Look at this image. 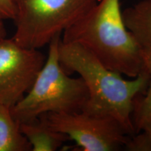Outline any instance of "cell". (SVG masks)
<instances>
[{"label":"cell","mask_w":151,"mask_h":151,"mask_svg":"<svg viewBox=\"0 0 151 151\" xmlns=\"http://www.w3.org/2000/svg\"><path fill=\"white\" fill-rule=\"evenodd\" d=\"M39 49L27 48L12 38L0 41V104L9 108L32 86L46 61Z\"/></svg>","instance_id":"cell-6"},{"label":"cell","mask_w":151,"mask_h":151,"mask_svg":"<svg viewBox=\"0 0 151 151\" xmlns=\"http://www.w3.org/2000/svg\"><path fill=\"white\" fill-rule=\"evenodd\" d=\"M46 115L50 125L74 141L80 150H118L129 138L116 119L109 116L83 111Z\"/></svg>","instance_id":"cell-5"},{"label":"cell","mask_w":151,"mask_h":151,"mask_svg":"<svg viewBox=\"0 0 151 151\" xmlns=\"http://www.w3.org/2000/svg\"><path fill=\"white\" fill-rule=\"evenodd\" d=\"M99 0H13L15 33L20 46L39 49L82 18Z\"/></svg>","instance_id":"cell-4"},{"label":"cell","mask_w":151,"mask_h":151,"mask_svg":"<svg viewBox=\"0 0 151 151\" xmlns=\"http://www.w3.org/2000/svg\"><path fill=\"white\" fill-rule=\"evenodd\" d=\"M32 147L22 134L11 108L0 104V151H29Z\"/></svg>","instance_id":"cell-9"},{"label":"cell","mask_w":151,"mask_h":151,"mask_svg":"<svg viewBox=\"0 0 151 151\" xmlns=\"http://www.w3.org/2000/svg\"><path fill=\"white\" fill-rule=\"evenodd\" d=\"M7 32L6 29L5 24H4V20L0 17V41L6 38Z\"/></svg>","instance_id":"cell-13"},{"label":"cell","mask_w":151,"mask_h":151,"mask_svg":"<svg viewBox=\"0 0 151 151\" xmlns=\"http://www.w3.org/2000/svg\"><path fill=\"white\" fill-rule=\"evenodd\" d=\"M61 35L49 43L48 56L32 86L11 108L12 116L22 122L48 113H73L84 109L88 91L83 79L73 78L60 65L58 46Z\"/></svg>","instance_id":"cell-3"},{"label":"cell","mask_w":151,"mask_h":151,"mask_svg":"<svg viewBox=\"0 0 151 151\" xmlns=\"http://www.w3.org/2000/svg\"><path fill=\"white\" fill-rule=\"evenodd\" d=\"M61 41L80 45L122 76L133 78L144 70L141 48L124 24L120 0H99L62 34Z\"/></svg>","instance_id":"cell-2"},{"label":"cell","mask_w":151,"mask_h":151,"mask_svg":"<svg viewBox=\"0 0 151 151\" xmlns=\"http://www.w3.org/2000/svg\"><path fill=\"white\" fill-rule=\"evenodd\" d=\"M144 69L150 77L146 91L135 100L132 120L136 132H139L143 124L151 118V48H141Z\"/></svg>","instance_id":"cell-10"},{"label":"cell","mask_w":151,"mask_h":151,"mask_svg":"<svg viewBox=\"0 0 151 151\" xmlns=\"http://www.w3.org/2000/svg\"><path fill=\"white\" fill-rule=\"evenodd\" d=\"M128 30L141 48H151V0H142L122 11Z\"/></svg>","instance_id":"cell-8"},{"label":"cell","mask_w":151,"mask_h":151,"mask_svg":"<svg viewBox=\"0 0 151 151\" xmlns=\"http://www.w3.org/2000/svg\"><path fill=\"white\" fill-rule=\"evenodd\" d=\"M58 55L64 70L80 75L87 87L89 96L82 111L112 117L128 135L136 133L132 114L136 99L144 94L148 86L150 77L146 69L132 80H126L83 47L64 43L61 39Z\"/></svg>","instance_id":"cell-1"},{"label":"cell","mask_w":151,"mask_h":151,"mask_svg":"<svg viewBox=\"0 0 151 151\" xmlns=\"http://www.w3.org/2000/svg\"><path fill=\"white\" fill-rule=\"evenodd\" d=\"M140 132H143L145 134L151 146V118L149 119L148 121L143 124L142 129Z\"/></svg>","instance_id":"cell-12"},{"label":"cell","mask_w":151,"mask_h":151,"mask_svg":"<svg viewBox=\"0 0 151 151\" xmlns=\"http://www.w3.org/2000/svg\"><path fill=\"white\" fill-rule=\"evenodd\" d=\"M0 17L4 20H14L15 8L13 0H0Z\"/></svg>","instance_id":"cell-11"},{"label":"cell","mask_w":151,"mask_h":151,"mask_svg":"<svg viewBox=\"0 0 151 151\" xmlns=\"http://www.w3.org/2000/svg\"><path fill=\"white\" fill-rule=\"evenodd\" d=\"M22 134L29 141L32 151H55L69 140L67 136L50 125L46 114L19 123Z\"/></svg>","instance_id":"cell-7"}]
</instances>
